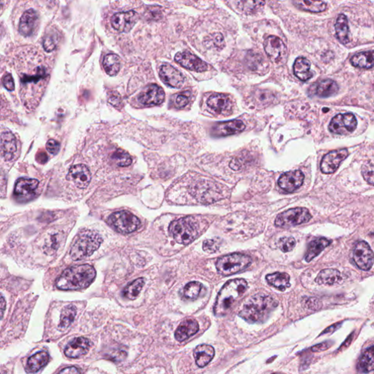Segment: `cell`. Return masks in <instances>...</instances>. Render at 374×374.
Listing matches in <instances>:
<instances>
[{
  "label": "cell",
  "instance_id": "cell-1",
  "mask_svg": "<svg viewBox=\"0 0 374 374\" xmlns=\"http://www.w3.org/2000/svg\"><path fill=\"white\" fill-rule=\"evenodd\" d=\"M96 277V270L90 265H78L66 269L56 279L61 290H79L90 286Z\"/></svg>",
  "mask_w": 374,
  "mask_h": 374
},
{
  "label": "cell",
  "instance_id": "cell-2",
  "mask_svg": "<svg viewBox=\"0 0 374 374\" xmlns=\"http://www.w3.org/2000/svg\"><path fill=\"white\" fill-rule=\"evenodd\" d=\"M278 306V302L266 294L251 297L240 311V317L251 323H263Z\"/></svg>",
  "mask_w": 374,
  "mask_h": 374
},
{
  "label": "cell",
  "instance_id": "cell-3",
  "mask_svg": "<svg viewBox=\"0 0 374 374\" xmlns=\"http://www.w3.org/2000/svg\"><path fill=\"white\" fill-rule=\"evenodd\" d=\"M248 289L247 281L235 279L228 281L218 294L215 303L214 314L216 316L226 315L235 303L241 298Z\"/></svg>",
  "mask_w": 374,
  "mask_h": 374
},
{
  "label": "cell",
  "instance_id": "cell-4",
  "mask_svg": "<svg viewBox=\"0 0 374 374\" xmlns=\"http://www.w3.org/2000/svg\"><path fill=\"white\" fill-rule=\"evenodd\" d=\"M103 238L95 231H87L77 235L71 249V258L75 261L91 256L100 248Z\"/></svg>",
  "mask_w": 374,
  "mask_h": 374
},
{
  "label": "cell",
  "instance_id": "cell-5",
  "mask_svg": "<svg viewBox=\"0 0 374 374\" xmlns=\"http://www.w3.org/2000/svg\"><path fill=\"white\" fill-rule=\"evenodd\" d=\"M198 226L192 217L180 218L173 221L169 226V232L176 242L183 245L191 244L197 237Z\"/></svg>",
  "mask_w": 374,
  "mask_h": 374
},
{
  "label": "cell",
  "instance_id": "cell-6",
  "mask_svg": "<svg viewBox=\"0 0 374 374\" xmlns=\"http://www.w3.org/2000/svg\"><path fill=\"white\" fill-rule=\"evenodd\" d=\"M251 264V259L249 256L241 253H233L218 259L216 267L219 274L229 276L243 271Z\"/></svg>",
  "mask_w": 374,
  "mask_h": 374
},
{
  "label": "cell",
  "instance_id": "cell-7",
  "mask_svg": "<svg viewBox=\"0 0 374 374\" xmlns=\"http://www.w3.org/2000/svg\"><path fill=\"white\" fill-rule=\"evenodd\" d=\"M109 225L115 231L122 234L135 232L141 227V221L135 215L126 211L115 212L109 216Z\"/></svg>",
  "mask_w": 374,
  "mask_h": 374
},
{
  "label": "cell",
  "instance_id": "cell-8",
  "mask_svg": "<svg viewBox=\"0 0 374 374\" xmlns=\"http://www.w3.org/2000/svg\"><path fill=\"white\" fill-rule=\"evenodd\" d=\"M311 219L309 211L305 208L289 209L278 215L275 225L279 228H291L306 223Z\"/></svg>",
  "mask_w": 374,
  "mask_h": 374
},
{
  "label": "cell",
  "instance_id": "cell-9",
  "mask_svg": "<svg viewBox=\"0 0 374 374\" xmlns=\"http://www.w3.org/2000/svg\"><path fill=\"white\" fill-rule=\"evenodd\" d=\"M353 260L360 270H369L374 263V254L369 244L365 241H359L353 249Z\"/></svg>",
  "mask_w": 374,
  "mask_h": 374
},
{
  "label": "cell",
  "instance_id": "cell-10",
  "mask_svg": "<svg viewBox=\"0 0 374 374\" xmlns=\"http://www.w3.org/2000/svg\"><path fill=\"white\" fill-rule=\"evenodd\" d=\"M356 125V118L352 113H340L332 119L329 129L333 133L345 135L355 131Z\"/></svg>",
  "mask_w": 374,
  "mask_h": 374
},
{
  "label": "cell",
  "instance_id": "cell-11",
  "mask_svg": "<svg viewBox=\"0 0 374 374\" xmlns=\"http://www.w3.org/2000/svg\"><path fill=\"white\" fill-rule=\"evenodd\" d=\"M38 186L39 181L36 179H18L14 189V196L18 201H29L34 198Z\"/></svg>",
  "mask_w": 374,
  "mask_h": 374
},
{
  "label": "cell",
  "instance_id": "cell-12",
  "mask_svg": "<svg viewBox=\"0 0 374 374\" xmlns=\"http://www.w3.org/2000/svg\"><path fill=\"white\" fill-rule=\"evenodd\" d=\"M139 19V16L135 11L121 12L114 14L111 18V25L119 33H129Z\"/></svg>",
  "mask_w": 374,
  "mask_h": 374
},
{
  "label": "cell",
  "instance_id": "cell-13",
  "mask_svg": "<svg viewBox=\"0 0 374 374\" xmlns=\"http://www.w3.org/2000/svg\"><path fill=\"white\" fill-rule=\"evenodd\" d=\"M264 49L266 54L274 63H279L285 59L286 48L279 37L269 36L264 42Z\"/></svg>",
  "mask_w": 374,
  "mask_h": 374
},
{
  "label": "cell",
  "instance_id": "cell-14",
  "mask_svg": "<svg viewBox=\"0 0 374 374\" xmlns=\"http://www.w3.org/2000/svg\"><path fill=\"white\" fill-rule=\"evenodd\" d=\"M349 155L348 150L343 149L332 151L326 154L321 160L320 168L324 174H331L338 168L342 161L345 160Z\"/></svg>",
  "mask_w": 374,
  "mask_h": 374
},
{
  "label": "cell",
  "instance_id": "cell-15",
  "mask_svg": "<svg viewBox=\"0 0 374 374\" xmlns=\"http://www.w3.org/2000/svg\"><path fill=\"white\" fill-rule=\"evenodd\" d=\"M164 91L156 84L147 86L138 96V101L145 106H158L164 102Z\"/></svg>",
  "mask_w": 374,
  "mask_h": 374
},
{
  "label": "cell",
  "instance_id": "cell-16",
  "mask_svg": "<svg viewBox=\"0 0 374 374\" xmlns=\"http://www.w3.org/2000/svg\"><path fill=\"white\" fill-rule=\"evenodd\" d=\"M175 61L186 69L196 72H204L209 69L206 62L189 52H179L175 56Z\"/></svg>",
  "mask_w": 374,
  "mask_h": 374
},
{
  "label": "cell",
  "instance_id": "cell-17",
  "mask_svg": "<svg viewBox=\"0 0 374 374\" xmlns=\"http://www.w3.org/2000/svg\"><path fill=\"white\" fill-rule=\"evenodd\" d=\"M40 26V18L38 14L35 10L30 9L26 11L20 19L19 33L24 37L33 36L38 30Z\"/></svg>",
  "mask_w": 374,
  "mask_h": 374
},
{
  "label": "cell",
  "instance_id": "cell-18",
  "mask_svg": "<svg viewBox=\"0 0 374 374\" xmlns=\"http://www.w3.org/2000/svg\"><path fill=\"white\" fill-rule=\"evenodd\" d=\"M67 178L78 188L86 189L91 182V175L87 166L79 164L71 167Z\"/></svg>",
  "mask_w": 374,
  "mask_h": 374
},
{
  "label": "cell",
  "instance_id": "cell-19",
  "mask_svg": "<svg viewBox=\"0 0 374 374\" xmlns=\"http://www.w3.org/2000/svg\"><path fill=\"white\" fill-rule=\"evenodd\" d=\"M304 181V175L301 170L287 172L279 178V186L287 193H293L302 186Z\"/></svg>",
  "mask_w": 374,
  "mask_h": 374
},
{
  "label": "cell",
  "instance_id": "cell-20",
  "mask_svg": "<svg viewBox=\"0 0 374 374\" xmlns=\"http://www.w3.org/2000/svg\"><path fill=\"white\" fill-rule=\"evenodd\" d=\"M160 76L164 84L173 88H180L184 83V77L181 72L168 64L160 68Z\"/></svg>",
  "mask_w": 374,
  "mask_h": 374
},
{
  "label": "cell",
  "instance_id": "cell-21",
  "mask_svg": "<svg viewBox=\"0 0 374 374\" xmlns=\"http://www.w3.org/2000/svg\"><path fill=\"white\" fill-rule=\"evenodd\" d=\"M91 343L89 339L84 337L76 338L68 343L65 349V354L68 357L78 358L88 353Z\"/></svg>",
  "mask_w": 374,
  "mask_h": 374
},
{
  "label": "cell",
  "instance_id": "cell-22",
  "mask_svg": "<svg viewBox=\"0 0 374 374\" xmlns=\"http://www.w3.org/2000/svg\"><path fill=\"white\" fill-rule=\"evenodd\" d=\"M246 126L241 120L230 121V122L218 123L213 129L214 136L224 137L240 133L245 129Z\"/></svg>",
  "mask_w": 374,
  "mask_h": 374
},
{
  "label": "cell",
  "instance_id": "cell-23",
  "mask_svg": "<svg viewBox=\"0 0 374 374\" xmlns=\"http://www.w3.org/2000/svg\"><path fill=\"white\" fill-rule=\"evenodd\" d=\"M338 86L336 81L331 79L322 80L311 86L309 92L320 97H330L337 94Z\"/></svg>",
  "mask_w": 374,
  "mask_h": 374
},
{
  "label": "cell",
  "instance_id": "cell-24",
  "mask_svg": "<svg viewBox=\"0 0 374 374\" xmlns=\"http://www.w3.org/2000/svg\"><path fill=\"white\" fill-rule=\"evenodd\" d=\"M208 106L217 114H227L232 108V102L228 96L224 94H214L209 97Z\"/></svg>",
  "mask_w": 374,
  "mask_h": 374
},
{
  "label": "cell",
  "instance_id": "cell-25",
  "mask_svg": "<svg viewBox=\"0 0 374 374\" xmlns=\"http://www.w3.org/2000/svg\"><path fill=\"white\" fill-rule=\"evenodd\" d=\"M198 331V322L193 319H187L180 323L175 333V338L176 340L182 342L194 336Z\"/></svg>",
  "mask_w": 374,
  "mask_h": 374
},
{
  "label": "cell",
  "instance_id": "cell-26",
  "mask_svg": "<svg viewBox=\"0 0 374 374\" xmlns=\"http://www.w3.org/2000/svg\"><path fill=\"white\" fill-rule=\"evenodd\" d=\"M1 149L2 156L5 160H11L17 152V143L15 136L10 132L1 134Z\"/></svg>",
  "mask_w": 374,
  "mask_h": 374
},
{
  "label": "cell",
  "instance_id": "cell-27",
  "mask_svg": "<svg viewBox=\"0 0 374 374\" xmlns=\"http://www.w3.org/2000/svg\"><path fill=\"white\" fill-rule=\"evenodd\" d=\"M214 355V349L211 345H199L194 351L196 363L200 368L207 365L213 359Z\"/></svg>",
  "mask_w": 374,
  "mask_h": 374
},
{
  "label": "cell",
  "instance_id": "cell-28",
  "mask_svg": "<svg viewBox=\"0 0 374 374\" xmlns=\"http://www.w3.org/2000/svg\"><path fill=\"white\" fill-rule=\"evenodd\" d=\"M292 2L298 9L306 12L321 13L327 8L323 0H292Z\"/></svg>",
  "mask_w": 374,
  "mask_h": 374
},
{
  "label": "cell",
  "instance_id": "cell-29",
  "mask_svg": "<svg viewBox=\"0 0 374 374\" xmlns=\"http://www.w3.org/2000/svg\"><path fill=\"white\" fill-rule=\"evenodd\" d=\"M294 73L301 81H307L312 78L311 71V62L304 57H298L293 66Z\"/></svg>",
  "mask_w": 374,
  "mask_h": 374
},
{
  "label": "cell",
  "instance_id": "cell-30",
  "mask_svg": "<svg viewBox=\"0 0 374 374\" xmlns=\"http://www.w3.org/2000/svg\"><path fill=\"white\" fill-rule=\"evenodd\" d=\"M331 241L325 238H319L310 243L305 256V261L311 262L319 255L326 247L330 245Z\"/></svg>",
  "mask_w": 374,
  "mask_h": 374
},
{
  "label": "cell",
  "instance_id": "cell-31",
  "mask_svg": "<svg viewBox=\"0 0 374 374\" xmlns=\"http://www.w3.org/2000/svg\"><path fill=\"white\" fill-rule=\"evenodd\" d=\"M351 63L356 68L370 69L374 68V51L361 52L354 55Z\"/></svg>",
  "mask_w": 374,
  "mask_h": 374
},
{
  "label": "cell",
  "instance_id": "cell-32",
  "mask_svg": "<svg viewBox=\"0 0 374 374\" xmlns=\"http://www.w3.org/2000/svg\"><path fill=\"white\" fill-rule=\"evenodd\" d=\"M341 274L336 269H324L319 273L315 281L318 285H333L341 281Z\"/></svg>",
  "mask_w": 374,
  "mask_h": 374
},
{
  "label": "cell",
  "instance_id": "cell-33",
  "mask_svg": "<svg viewBox=\"0 0 374 374\" xmlns=\"http://www.w3.org/2000/svg\"><path fill=\"white\" fill-rule=\"evenodd\" d=\"M49 355L46 352H40L33 355L27 361V369L29 372L35 373L40 371L47 365Z\"/></svg>",
  "mask_w": 374,
  "mask_h": 374
},
{
  "label": "cell",
  "instance_id": "cell-34",
  "mask_svg": "<svg viewBox=\"0 0 374 374\" xmlns=\"http://www.w3.org/2000/svg\"><path fill=\"white\" fill-rule=\"evenodd\" d=\"M289 279L290 277L287 273H279V272L268 274L266 276V280L269 285H272L282 292L290 286Z\"/></svg>",
  "mask_w": 374,
  "mask_h": 374
},
{
  "label": "cell",
  "instance_id": "cell-35",
  "mask_svg": "<svg viewBox=\"0 0 374 374\" xmlns=\"http://www.w3.org/2000/svg\"><path fill=\"white\" fill-rule=\"evenodd\" d=\"M357 370L360 373L374 371V345L367 349L359 358Z\"/></svg>",
  "mask_w": 374,
  "mask_h": 374
},
{
  "label": "cell",
  "instance_id": "cell-36",
  "mask_svg": "<svg viewBox=\"0 0 374 374\" xmlns=\"http://www.w3.org/2000/svg\"><path fill=\"white\" fill-rule=\"evenodd\" d=\"M336 36L339 41L343 44H347L349 42V24L346 16L340 14L338 17L337 21L335 24Z\"/></svg>",
  "mask_w": 374,
  "mask_h": 374
},
{
  "label": "cell",
  "instance_id": "cell-37",
  "mask_svg": "<svg viewBox=\"0 0 374 374\" xmlns=\"http://www.w3.org/2000/svg\"><path fill=\"white\" fill-rule=\"evenodd\" d=\"M103 67L107 75L115 76L120 71V57L115 53H109L106 55L103 60Z\"/></svg>",
  "mask_w": 374,
  "mask_h": 374
},
{
  "label": "cell",
  "instance_id": "cell-38",
  "mask_svg": "<svg viewBox=\"0 0 374 374\" xmlns=\"http://www.w3.org/2000/svg\"><path fill=\"white\" fill-rule=\"evenodd\" d=\"M49 76L47 69L44 66H37L35 73L30 74V75H23L21 77V84L22 85H27V84H37V83L41 82L42 81L47 79Z\"/></svg>",
  "mask_w": 374,
  "mask_h": 374
},
{
  "label": "cell",
  "instance_id": "cell-39",
  "mask_svg": "<svg viewBox=\"0 0 374 374\" xmlns=\"http://www.w3.org/2000/svg\"><path fill=\"white\" fill-rule=\"evenodd\" d=\"M76 316V308L74 305H68L65 307L61 314L60 323L59 329L62 331L66 330L73 322Z\"/></svg>",
  "mask_w": 374,
  "mask_h": 374
},
{
  "label": "cell",
  "instance_id": "cell-40",
  "mask_svg": "<svg viewBox=\"0 0 374 374\" xmlns=\"http://www.w3.org/2000/svg\"><path fill=\"white\" fill-rule=\"evenodd\" d=\"M145 285V280L142 278H139L129 284L123 291V296L129 300H135L139 295Z\"/></svg>",
  "mask_w": 374,
  "mask_h": 374
},
{
  "label": "cell",
  "instance_id": "cell-41",
  "mask_svg": "<svg viewBox=\"0 0 374 374\" xmlns=\"http://www.w3.org/2000/svg\"><path fill=\"white\" fill-rule=\"evenodd\" d=\"M203 285L200 282H192L187 284L183 289V297L186 300L194 301L197 299L201 292Z\"/></svg>",
  "mask_w": 374,
  "mask_h": 374
},
{
  "label": "cell",
  "instance_id": "cell-42",
  "mask_svg": "<svg viewBox=\"0 0 374 374\" xmlns=\"http://www.w3.org/2000/svg\"><path fill=\"white\" fill-rule=\"evenodd\" d=\"M266 0H238V5L242 11L254 13L265 5Z\"/></svg>",
  "mask_w": 374,
  "mask_h": 374
},
{
  "label": "cell",
  "instance_id": "cell-43",
  "mask_svg": "<svg viewBox=\"0 0 374 374\" xmlns=\"http://www.w3.org/2000/svg\"><path fill=\"white\" fill-rule=\"evenodd\" d=\"M111 158L119 167H128L132 162L129 154L122 149L116 150L112 154Z\"/></svg>",
  "mask_w": 374,
  "mask_h": 374
},
{
  "label": "cell",
  "instance_id": "cell-44",
  "mask_svg": "<svg viewBox=\"0 0 374 374\" xmlns=\"http://www.w3.org/2000/svg\"><path fill=\"white\" fill-rule=\"evenodd\" d=\"M59 43V37L53 32L48 33L43 39V49L46 52H52L56 49Z\"/></svg>",
  "mask_w": 374,
  "mask_h": 374
},
{
  "label": "cell",
  "instance_id": "cell-45",
  "mask_svg": "<svg viewBox=\"0 0 374 374\" xmlns=\"http://www.w3.org/2000/svg\"><path fill=\"white\" fill-rule=\"evenodd\" d=\"M362 175L368 183L374 185V162L368 161L364 164L362 167Z\"/></svg>",
  "mask_w": 374,
  "mask_h": 374
},
{
  "label": "cell",
  "instance_id": "cell-46",
  "mask_svg": "<svg viewBox=\"0 0 374 374\" xmlns=\"http://www.w3.org/2000/svg\"><path fill=\"white\" fill-rule=\"evenodd\" d=\"M295 244H296V241L295 238L292 237H285V238H280L278 242V247L283 252H288L295 248Z\"/></svg>",
  "mask_w": 374,
  "mask_h": 374
},
{
  "label": "cell",
  "instance_id": "cell-47",
  "mask_svg": "<svg viewBox=\"0 0 374 374\" xmlns=\"http://www.w3.org/2000/svg\"><path fill=\"white\" fill-rule=\"evenodd\" d=\"M221 240L219 238H215L212 239H206L203 242V250L206 252H216L220 248Z\"/></svg>",
  "mask_w": 374,
  "mask_h": 374
},
{
  "label": "cell",
  "instance_id": "cell-48",
  "mask_svg": "<svg viewBox=\"0 0 374 374\" xmlns=\"http://www.w3.org/2000/svg\"><path fill=\"white\" fill-rule=\"evenodd\" d=\"M189 103H190V98L184 93L178 94L176 98V101H175L176 107H179V108L184 107L185 106L189 104Z\"/></svg>",
  "mask_w": 374,
  "mask_h": 374
},
{
  "label": "cell",
  "instance_id": "cell-49",
  "mask_svg": "<svg viewBox=\"0 0 374 374\" xmlns=\"http://www.w3.org/2000/svg\"><path fill=\"white\" fill-rule=\"evenodd\" d=\"M59 148H60V145H59V142L53 139L49 140L46 144V148H47L48 151L53 155L57 154V153L59 152Z\"/></svg>",
  "mask_w": 374,
  "mask_h": 374
},
{
  "label": "cell",
  "instance_id": "cell-50",
  "mask_svg": "<svg viewBox=\"0 0 374 374\" xmlns=\"http://www.w3.org/2000/svg\"><path fill=\"white\" fill-rule=\"evenodd\" d=\"M2 84L8 91H14V89H15L14 78L11 74L7 73L4 75L3 78H2Z\"/></svg>",
  "mask_w": 374,
  "mask_h": 374
},
{
  "label": "cell",
  "instance_id": "cell-51",
  "mask_svg": "<svg viewBox=\"0 0 374 374\" xmlns=\"http://www.w3.org/2000/svg\"><path fill=\"white\" fill-rule=\"evenodd\" d=\"M331 345L332 342H324V343H320V344H317L316 345V346H313V347L311 348V350H312V352H323V351H325L327 350V349H329V348L331 346Z\"/></svg>",
  "mask_w": 374,
  "mask_h": 374
},
{
  "label": "cell",
  "instance_id": "cell-52",
  "mask_svg": "<svg viewBox=\"0 0 374 374\" xmlns=\"http://www.w3.org/2000/svg\"><path fill=\"white\" fill-rule=\"evenodd\" d=\"M341 324L342 322L336 323V324H333V325L330 326V327L325 329V330L322 332V333H321V335L327 334V333H333V332L336 331L338 329L340 328Z\"/></svg>",
  "mask_w": 374,
  "mask_h": 374
},
{
  "label": "cell",
  "instance_id": "cell-53",
  "mask_svg": "<svg viewBox=\"0 0 374 374\" xmlns=\"http://www.w3.org/2000/svg\"><path fill=\"white\" fill-rule=\"evenodd\" d=\"M59 373L60 374H78V373H81V371L75 367H69V368H65Z\"/></svg>",
  "mask_w": 374,
  "mask_h": 374
},
{
  "label": "cell",
  "instance_id": "cell-54",
  "mask_svg": "<svg viewBox=\"0 0 374 374\" xmlns=\"http://www.w3.org/2000/svg\"><path fill=\"white\" fill-rule=\"evenodd\" d=\"M5 299H4V297L1 296V317H3V314H4V311H5Z\"/></svg>",
  "mask_w": 374,
  "mask_h": 374
}]
</instances>
